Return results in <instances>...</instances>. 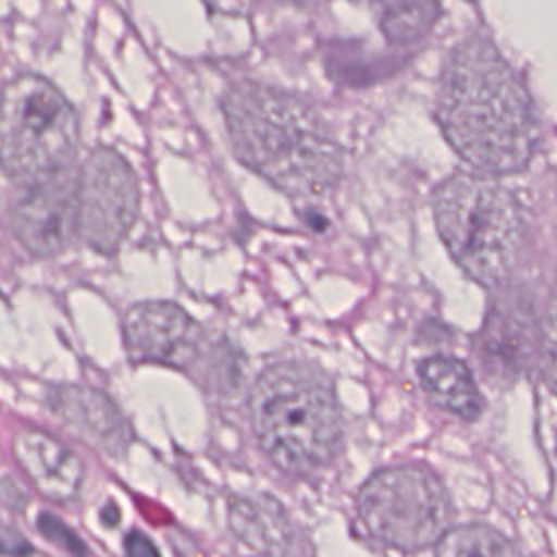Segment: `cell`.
<instances>
[{
	"mask_svg": "<svg viewBox=\"0 0 557 557\" xmlns=\"http://www.w3.org/2000/svg\"><path fill=\"white\" fill-rule=\"evenodd\" d=\"M542 348H544V379H546V385L557 394V289L546 311Z\"/></svg>",
	"mask_w": 557,
	"mask_h": 557,
	"instance_id": "cell-16",
	"label": "cell"
},
{
	"mask_svg": "<svg viewBox=\"0 0 557 557\" xmlns=\"http://www.w3.org/2000/svg\"><path fill=\"white\" fill-rule=\"evenodd\" d=\"M13 455L37 492L50 500H72L81 492L85 468L78 455L41 429L24 426L13 437Z\"/></svg>",
	"mask_w": 557,
	"mask_h": 557,
	"instance_id": "cell-11",
	"label": "cell"
},
{
	"mask_svg": "<svg viewBox=\"0 0 557 557\" xmlns=\"http://www.w3.org/2000/svg\"><path fill=\"white\" fill-rule=\"evenodd\" d=\"M379 24L389 44L407 46L422 39L440 15L437 0H381Z\"/></svg>",
	"mask_w": 557,
	"mask_h": 557,
	"instance_id": "cell-14",
	"label": "cell"
},
{
	"mask_svg": "<svg viewBox=\"0 0 557 557\" xmlns=\"http://www.w3.org/2000/svg\"><path fill=\"white\" fill-rule=\"evenodd\" d=\"M228 522L235 535L257 553L278 557L296 544V533L285 509L268 494L233 498Z\"/></svg>",
	"mask_w": 557,
	"mask_h": 557,
	"instance_id": "cell-12",
	"label": "cell"
},
{
	"mask_svg": "<svg viewBox=\"0 0 557 557\" xmlns=\"http://www.w3.org/2000/svg\"><path fill=\"white\" fill-rule=\"evenodd\" d=\"M437 233L457 265L481 285L500 283L522 244L511 191L490 174H453L433 191Z\"/></svg>",
	"mask_w": 557,
	"mask_h": 557,
	"instance_id": "cell-4",
	"label": "cell"
},
{
	"mask_svg": "<svg viewBox=\"0 0 557 557\" xmlns=\"http://www.w3.org/2000/svg\"><path fill=\"white\" fill-rule=\"evenodd\" d=\"M124 553L126 557H161L152 540L141 531H128L124 535Z\"/></svg>",
	"mask_w": 557,
	"mask_h": 557,
	"instance_id": "cell-18",
	"label": "cell"
},
{
	"mask_svg": "<svg viewBox=\"0 0 557 557\" xmlns=\"http://www.w3.org/2000/svg\"><path fill=\"white\" fill-rule=\"evenodd\" d=\"M0 139L2 170L17 183L74 163L78 117L50 81L20 74L4 87Z\"/></svg>",
	"mask_w": 557,
	"mask_h": 557,
	"instance_id": "cell-5",
	"label": "cell"
},
{
	"mask_svg": "<svg viewBox=\"0 0 557 557\" xmlns=\"http://www.w3.org/2000/svg\"><path fill=\"white\" fill-rule=\"evenodd\" d=\"M252 431L263 453L287 474L326 466L342 444V413L331 381L313 366L281 361L250 392Z\"/></svg>",
	"mask_w": 557,
	"mask_h": 557,
	"instance_id": "cell-3",
	"label": "cell"
},
{
	"mask_svg": "<svg viewBox=\"0 0 557 557\" xmlns=\"http://www.w3.org/2000/svg\"><path fill=\"white\" fill-rule=\"evenodd\" d=\"M37 524H39V531L44 533V537H48L52 544L61 546L63 550H67V553L74 555V557H85V546H83V542H81L78 535L72 533V529H67L61 520H57V518L44 513V516H39V522H37Z\"/></svg>",
	"mask_w": 557,
	"mask_h": 557,
	"instance_id": "cell-17",
	"label": "cell"
},
{
	"mask_svg": "<svg viewBox=\"0 0 557 557\" xmlns=\"http://www.w3.org/2000/svg\"><path fill=\"white\" fill-rule=\"evenodd\" d=\"M222 113L237 159L296 198L333 189L344 150L326 120L300 98L239 81L222 98Z\"/></svg>",
	"mask_w": 557,
	"mask_h": 557,
	"instance_id": "cell-2",
	"label": "cell"
},
{
	"mask_svg": "<svg viewBox=\"0 0 557 557\" xmlns=\"http://www.w3.org/2000/svg\"><path fill=\"white\" fill-rule=\"evenodd\" d=\"M139 213V181L113 148H94L81 170L78 235L100 255H113Z\"/></svg>",
	"mask_w": 557,
	"mask_h": 557,
	"instance_id": "cell-7",
	"label": "cell"
},
{
	"mask_svg": "<svg viewBox=\"0 0 557 557\" xmlns=\"http://www.w3.org/2000/svg\"><path fill=\"white\" fill-rule=\"evenodd\" d=\"M435 557H520V553L487 524H461L444 533L435 544Z\"/></svg>",
	"mask_w": 557,
	"mask_h": 557,
	"instance_id": "cell-15",
	"label": "cell"
},
{
	"mask_svg": "<svg viewBox=\"0 0 557 557\" xmlns=\"http://www.w3.org/2000/svg\"><path fill=\"white\" fill-rule=\"evenodd\" d=\"M50 411L81 440L109 457H122L131 442L126 420L113 400L85 385H59L48 392Z\"/></svg>",
	"mask_w": 557,
	"mask_h": 557,
	"instance_id": "cell-10",
	"label": "cell"
},
{
	"mask_svg": "<svg viewBox=\"0 0 557 557\" xmlns=\"http://www.w3.org/2000/svg\"><path fill=\"white\" fill-rule=\"evenodd\" d=\"M437 122L450 148L490 176L522 170L537 139L524 85L481 37L466 39L448 57L440 78Z\"/></svg>",
	"mask_w": 557,
	"mask_h": 557,
	"instance_id": "cell-1",
	"label": "cell"
},
{
	"mask_svg": "<svg viewBox=\"0 0 557 557\" xmlns=\"http://www.w3.org/2000/svg\"><path fill=\"white\" fill-rule=\"evenodd\" d=\"M366 531L385 546L413 553L437 544L450 529L453 505L424 466L403 463L372 474L357 496Z\"/></svg>",
	"mask_w": 557,
	"mask_h": 557,
	"instance_id": "cell-6",
	"label": "cell"
},
{
	"mask_svg": "<svg viewBox=\"0 0 557 557\" xmlns=\"http://www.w3.org/2000/svg\"><path fill=\"white\" fill-rule=\"evenodd\" d=\"M81 172L74 163L15 183L11 228L15 239L37 257H52L78 235Z\"/></svg>",
	"mask_w": 557,
	"mask_h": 557,
	"instance_id": "cell-8",
	"label": "cell"
},
{
	"mask_svg": "<svg viewBox=\"0 0 557 557\" xmlns=\"http://www.w3.org/2000/svg\"><path fill=\"white\" fill-rule=\"evenodd\" d=\"M122 331L126 350L137 363L191 370L205 344L202 326L170 300L133 305L124 315Z\"/></svg>",
	"mask_w": 557,
	"mask_h": 557,
	"instance_id": "cell-9",
	"label": "cell"
},
{
	"mask_svg": "<svg viewBox=\"0 0 557 557\" xmlns=\"http://www.w3.org/2000/svg\"><path fill=\"white\" fill-rule=\"evenodd\" d=\"M420 385L440 409L474 420L483 409V398L468 366L448 355H433L418 363Z\"/></svg>",
	"mask_w": 557,
	"mask_h": 557,
	"instance_id": "cell-13",
	"label": "cell"
}]
</instances>
